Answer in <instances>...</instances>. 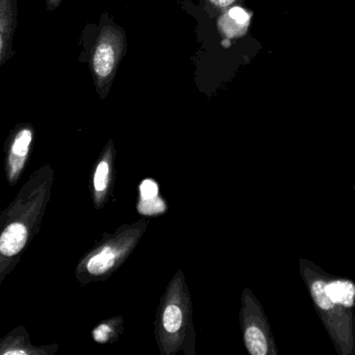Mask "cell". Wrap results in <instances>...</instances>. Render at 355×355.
<instances>
[{
	"instance_id": "1",
	"label": "cell",
	"mask_w": 355,
	"mask_h": 355,
	"mask_svg": "<svg viewBox=\"0 0 355 355\" xmlns=\"http://www.w3.org/2000/svg\"><path fill=\"white\" fill-rule=\"evenodd\" d=\"M125 31L118 26L107 13H103L98 33L90 49L89 65L96 93L105 99L111 92L120 63L126 55Z\"/></svg>"
},
{
	"instance_id": "2",
	"label": "cell",
	"mask_w": 355,
	"mask_h": 355,
	"mask_svg": "<svg viewBox=\"0 0 355 355\" xmlns=\"http://www.w3.org/2000/svg\"><path fill=\"white\" fill-rule=\"evenodd\" d=\"M18 24V0H0V66L15 55L13 38Z\"/></svg>"
},
{
	"instance_id": "3",
	"label": "cell",
	"mask_w": 355,
	"mask_h": 355,
	"mask_svg": "<svg viewBox=\"0 0 355 355\" xmlns=\"http://www.w3.org/2000/svg\"><path fill=\"white\" fill-rule=\"evenodd\" d=\"M250 16L240 7H234L223 12L220 17L218 26L224 36L227 38H236L242 36L248 28Z\"/></svg>"
},
{
	"instance_id": "4",
	"label": "cell",
	"mask_w": 355,
	"mask_h": 355,
	"mask_svg": "<svg viewBox=\"0 0 355 355\" xmlns=\"http://www.w3.org/2000/svg\"><path fill=\"white\" fill-rule=\"evenodd\" d=\"M28 240V230L21 223H13L6 228L0 238V251L3 255L12 257L24 248Z\"/></svg>"
},
{
	"instance_id": "5",
	"label": "cell",
	"mask_w": 355,
	"mask_h": 355,
	"mask_svg": "<svg viewBox=\"0 0 355 355\" xmlns=\"http://www.w3.org/2000/svg\"><path fill=\"white\" fill-rule=\"evenodd\" d=\"M326 291L334 303L351 306L354 301L355 286L349 282H334L326 286Z\"/></svg>"
},
{
	"instance_id": "6",
	"label": "cell",
	"mask_w": 355,
	"mask_h": 355,
	"mask_svg": "<svg viewBox=\"0 0 355 355\" xmlns=\"http://www.w3.org/2000/svg\"><path fill=\"white\" fill-rule=\"evenodd\" d=\"M245 343L247 349L252 355H266L268 350L267 340L259 328H247L245 331Z\"/></svg>"
},
{
	"instance_id": "7",
	"label": "cell",
	"mask_w": 355,
	"mask_h": 355,
	"mask_svg": "<svg viewBox=\"0 0 355 355\" xmlns=\"http://www.w3.org/2000/svg\"><path fill=\"white\" fill-rule=\"evenodd\" d=\"M114 263H115V254L109 247H107L89 261L88 271L93 275H99L111 269Z\"/></svg>"
},
{
	"instance_id": "8",
	"label": "cell",
	"mask_w": 355,
	"mask_h": 355,
	"mask_svg": "<svg viewBox=\"0 0 355 355\" xmlns=\"http://www.w3.org/2000/svg\"><path fill=\"white\" fill-rule=\"evenodd\" d=\"M33 140V132L30 128H24L17 132L12 145V155L26 159Z\"/></svg>"
},
{
	"instance_id": "9",
	"label": "cell",
	"mask_w": 355,
	"mask_h": 355,
	"mask_svg": "<svg viewBox=\"0 0 355 355\" xmlns=\"http://www.w3.org/2000/svg\"><path fill=\"white\" fill-rule=\"evenodd\" d=\"M326 286H327V284H325V282H322V280H317V282H313L311 291L313 298L315 299L318 306L324 309V311H329V309H334L336 303L330 299L329 295L327 294Z\"/></svg>"
},
{
	"instance_id": "10",
	"label": "cell",
	"mask_w": 355,
	"mask_h": 355,
	"mask_svg": "<svg viewBox=\"0 0 355 355\" xmlns=\"http://www.w3.org/2000/svg\"><path fill=\"white\" fill-rule=\"evenodd\" d=\"M164 327L167 331L175 332L180 330L182 324V311L176 305H169L165 309L163 317Z\"/></svg>"
},
{
	"instance_id": "11",
	"label": "cell",
	"mask_w": 355,
	"mask_h": 355,
	"mask_svg": "<svg viewBox=\"0 0 355 355\" xmlns=\"http://www.w3.org/2000/svg\"><path fill=\"white\" fill-rule=\"evenodd\" d=\"M110 168L105 162H101L97 167L94 176V187L97 192H103L107 189Z\"/></svg>"
},
{
	"instance_id": "12",
	"label": "cell",
	"mask_w": 355,
	"mask_h": 355,
	"mask_svg": "<svg viewBox=\"0 0 355 355\" xmlns=\"http://www.w3.org/2000/svg\"><path fill=\"white\" fill-rule=\"evenodd\" d=\"M236 1V0H202V3L207 11L219 14L228 10Z\"/></svg>"
},
{
	"instance_id": "13",
	"label": "cell",
	"mask_w": 355,
	"mask_h": 355,
	"mask_svg": "<svg viewBox=\"0 0 355 355\" xmlns=\"http://www.w3.org/2000/svg\"><path fill=\"white\" fill-rule=\"evenodd\" d=\"M157 193H159V188L153 180H146L141 184V196L143 201L153 200L157 198Z\"/></svg>"
},
{
	"instance_id": "14",
	"label": "cell",
	"mask_w": 355,
	"mask_h": 355,
	"mask_svg": "<svg viewBox=\"0 0 355 355\" xmlns=\"http://www.w3.org/2000/svg\"><path fill=\"white\" fill-rule=\"evenodd\" d=\"M111 334V328L107 325H101L94 330V338L99 343L107 342Z\"/></svg>"
},
{
	"instance_id": "15",
	"label": "cell",
	"mask_w": 355,
	"mask_h": 355,
	"mask_svg": "<svg viewBox=\"0 0 355 355\" xmlns=\"http://www.w3.org/2000/svg\"><path fill=\"white\" fill-rule=\"evenodd\" d=\"M63 0H46L47 10L49 12L55 11L61 6Z\"/></svg>"
}]
</instances>
